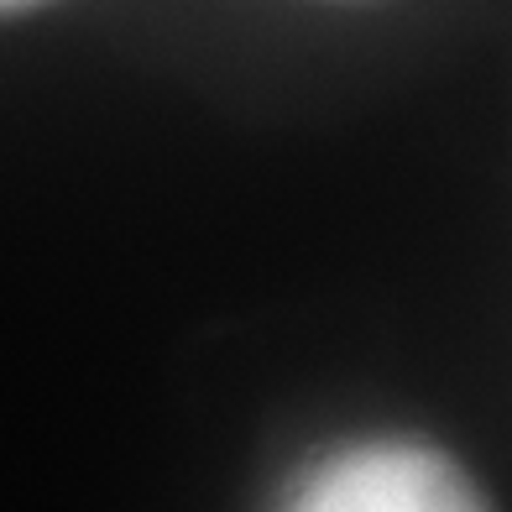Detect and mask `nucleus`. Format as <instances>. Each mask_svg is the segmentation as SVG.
I'll list each match as a JSON object with an SVG mask.
<instances>
[{"instance_id":"nucleus-1","label":"nucleus","mask_w":512,"mask_h":512,"mask_svg":"<svg viewBox=\"0 0 512 512\" xmlns=\"http://www.w3.org/2000/svg\"><path fill=\"white\" fill-rule=\"evenodd\" d=\"M283 512H486V502L424 439H361L298 476Z\"/></svg>"},{"instance_id":"nucleus-2","label":"nucleus","mask_w":512,"mask_h":512,"mask_svg":"<svg viewBox=\"0 0 512 512\" xmlns=\"http://www.w3.org/2000/svg\"><path fill=\"white\" fill-rule=\"evenodd\" d=\"M21 6H42V0H0V11H21Z\"/></svg>"}]
</instances>
